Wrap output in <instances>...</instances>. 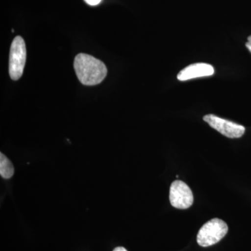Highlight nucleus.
Wrapping results in <instances>:
<instances>
[{
  "label": "nucleus",
  "mask_w": 251,
  "mask_h": 251,
  "mask_svg": "<svg viewBox=\"0 0 251 251\" xmlns=\"http://www.w3.org/2000/svg\"><path fill=\"white\" fill-rule=\"evenodd\" d=\"M203 120L221 134L229 138H241L245 132V127L214 115H207Z\"/></svg>",
  "instance_id": "39448f33"
},
{
  "label": "nucleus",
  "mask_w": 251,
  "mask_h": 251,
  "mask_svg": "<svg viewBox=\"0 0 251 251\" xmlns=\"http://www.w3.org/2000/svg\"><path fill=\"white\" fill-rule=\"evenodd\" d=\"M101 1L102 0H85V2L90 5V6H97V5L100 4Z\"/></svg>",
  "instance_id": "6e6552de"
},
{
  "label": "nucleus",
  "mask_w": 251,
  "mask_h": 251,
  "mask_svg": "<svg viewBox=\"0 0 251 251\" xmlns=\"http://www.w3.org/2000/svg\"><path fill=\"white\" fill-rule=\"evenodd\" d=\"M193 195L191 188L184 181H173L170 189V201L176 209H186L192 205Z\"/></svg>",
  "instance_id": "20e7f679"
},
{
  "label": "nucleus",
  "mask_w": 251,
  "mask_h": 251,
  "mask_svg": "<svg viewBox=\"0 0 251 251\" xmlns=\"http://www.w3.org/2000/svg\"><path fill=\"white\" fill-rule=\"evenodd\" d=\"M246 46L249 50L251 52V36L248 38V42L246 44Z\"/></svg>",
  "instance_id": "1a4fd4ad"
},
{
  "label": "nucleus",
  "mask_w": 251,
  "mask_h": 251,
  "mask_svg": "<svg viewBox=\"0 0 251 251\" xmlns=\"http://www.w3.org/2000/svg\"><path fill=\"white\" fill-rule=\"evenodd\" d=\"M74 69L77 78L84 85L93 86L100 84L106 77L105 64L90 54H77L74 60Z\"/></svg>",
  "instance_id": "f257e3e1"
},
{
  "label": "nucleus",
  "mask_w": 251,
  "mask_h": 251,
  "mask_svg": "<svg viewBox=\"0 0 251 251\" xmlns=\"http://www.w3.org/2000/svg\"><path fill=\"white\" fill-rule=\"evenodd\" d=\"M25 43L21 36H16L11 44L9 55V74L12 80H18L23 75L26 62Z\"/></svg>",
  "instance_id": "7ed1b4c3"
},
{
  "label": "nucleus",
  "mask_w": 251,
  "mask_h": 251,
  "mask_svg": "<svg viewBox=\"0 0 251 251\" xmlns=\"http://www.w3.org/2000/svg\"><path fill=\"white\" fill-rule=\"evenodd\" d=\"M14 174V168L12 163L4 153H0V175L4 179L12 177Z\"/></svg>",
  "instance_id": "0eeeda50"
},
{
  "label": "nucleus",
  "mask_w": 251,
  "mask_h": 251,
  "mask_svg": "<svg viewBox=\"0 0 251 251\" xmlns=\"http://www.w3.org/2000/svg\"><path fill=\"white\" fill-rule=\"evenodd\" d=\"M214 74V69L210 64L196 63L184 68L179 73L178 80L185 81L196 77L211 76Z\"/></svg>",
  "instance_id": "423d86ee"
},
{
  "label": "nucleus",
  "mask_w": 251,
  "mask_h": 251,
  "mask_svg": "<svg viewBox=\"0 0 251 251\" xmlns=\"http://www.w3.org/2000/svg\"><path fill=\"white\" fill-rule=\"evenodd\" d=\"M228 232L227 225L219 219L208 221L198 232L197 242L201 247H208L220 242Z\"/></svg>",
  "instance_id": "f03ea898"
},
{
  "label": "nucleus",
  "mask_w": 251,
  "mask_h": 251,
  "mask_svg": "<svg viewBox=\"0 0 251 251\" xmlns=\"http://www.w3.org/2000/svg\"><path fill=\"white\" fill-rule=\"evenodd\" d=\"M113 251H128L124 247H117L116 249H114Z\"/></svg>",
  "instance_id": "9d476101"
}]
</instances>
